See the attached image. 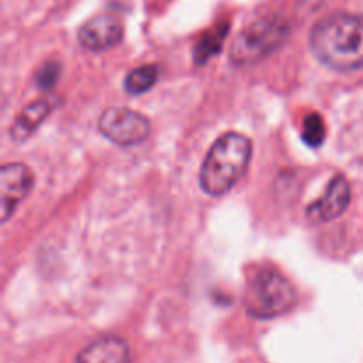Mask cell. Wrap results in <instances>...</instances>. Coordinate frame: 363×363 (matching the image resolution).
Segmentation results:
<instances>
[{"label":"cell","mask_w":363,"mask_h":363,"mask_svg":"<svg viewBox=\"0 0 363 363\" xmlns=\"http://www.w3.org/2000/svg\"><path fill=\"white\" fill-rule=\"evenodd\" d=\"M227 34H229V25H220V27L213 28L208 34L202 35L194 50L195 64H204L209 57L216 55L222 50L223 39H225Z\"/></svg>","instance_id":"11"},{"label":"cell","mask_w":363,"mask_h":363,"mask_svg":"<svg viewBox=\"0 0 363 363\" xmlns=\"http://www.w3.org/2000/svg\"><path fill=\"white\" fill-rule=\"evenodd\" d=\"M34 184V174L23 163H6L0 170V218L6 223L25 201Z\"/></svg>","instance_id":"6"},{"label":"cell","mask_w":363,"mask_h":363,"mask_svg":"<svg viewBox=\"0 0 363 363\" xmlns=\"http://www.w3.org/2000/svg\"><path fill=\"white\" fill-rule=\"evenodd\" d=\"M301 138H303L305 144H308L311 147H319V145L325 142L326 138V126L325 121L319 113L312 112L305 117L303 126H301Z\"/></svg>","instance_id":"13"},{"label":"cell","mask_w":363,"mask_h":363,"mask_svg":"<svg viewBox=\"0 0 363 363\" xmlns=\"http://www.w3.org/2000/svg\"><path fill=\"white\" fill-rule=\"evenodd\" d=\"M123 23L112 14H99L85 21L78 30V41L91 52H103L123 39Z\"/></svg>","instance_id":"7"},{"label":"cell","mask_w":363,"mask_h":363,"mask_svg":"<svg viewBox=\"0 0 363 363\" xmlns=\"http://www.w3.org/2000/svg\"><path fill=\"white\" fill-rule=\"evenodd\" d=\"M158 77H160L158 66H155V64L140 66L128 74L126 80H124V89L133 96L144 94V92H147L149 89L155 87V84L158 82Z\"/></svg>","instance_id":"12"},{"label":"cell","mask_w":363,"mask_h":363,"mask_svg":"<svg viewBox=\"0 0 363 363\" xmlns=\"http://www.w3.org/2000/svg\"><path fill=\"white\" fill-rule=\"evenodd\" d=\"M311 50L330 69L353 71L362 67L363 16L337 13L323 18L311 32Z\"/></svg>","instance_id":"1"},{"label":"cell","mask_w":363,"mask_h":363,"mask_svg":"<svg viewBox=\"0 0 363 363\" xmlns=\"http://www.w3.org/2000/svg\"><path fill=\"white\" fill-rule=\"evenodd\" d=\"M252 158V142L245 135L229 131L209 149L202 163L201 188L211 197H222L241 179Z\"/></svg>","instance_id":"2"},{"label":"cell","mask_w":363,"mask_h":363,"mask_svg":"<svg viewBox=\"0 0 363 363\" xmlns=\"http://www.w3.org/2000/svg\"><path fill=\"white\" fill-rule=\"evenodd\" d=\"M103 137L123 147L142 144L151 135V123L145 116L124 106L106 108L98 121Z\"/></svg>","instance_id":"5"},{"label":"cell","mask_w":363,"mask_h":363,"mask_svg":"<svg viewBox=\"0 0 363 363\" xmlns=\"http://www.w3.org/2000/svg\"><path fill=\"white\" fill-rule=\"evenodd\" d=\"M57 78H59V66H55V64H46L38 77L39 87H43V89L53 87L57 82Z\"/></svg>","instance_id":"14"},{"label":"cell","mask_w":363,"mask_h":363,"mask_svg":"<svg viewBox=\"0 0 363 363\" xmlns=\"http://www.w3.org/2000/svg\"><path fill=\"white\" fill-rule=\"evenodd\" d=\"M53 106H55V101L50 98H39L28 106H25L11 126V138L16 142H23L25 138L30 137L41 126L43 121L52 113Z\"/></svg>","instance_id":"10"},{"label":"cell","mask_w":363,"mask_h":363,"mask_svg":"<svg viewBox=\"0 0 363 363\" xmlns=\"http://www.w3.org/2000/svg\"><path fill=\"white\" fill-rule=\"evenodd\" d=\"M351 202V186L344 176H335L326 188L325 195L307 208L308 220L314 223L335 220L346 211Z\"/></svg>","instance_id":"8"},{"label":"cell","mask_w":363,"mask_h":363,"mask_svg":"<svg viewBox=\"0 0 363 363\" xmlns=\"http://www.w3.org/2000/svg\"><path fill=\"white\" fill-rule=\"evenodd\" d=\"M296 289L282 273L273 268H262L248 280L243 305L252 318L273 319L287 314L296 305Z\"/></svg>","instance_id":"3"},{"label":"cell","mask_w":363,"mask_h":363,"mask_svg":"<svg viewBox=\"0 0 363 363\" xmlns=\"http://www.w3.org/2000/svg\"><path fill=\"white\" fill-rule=\"evenodd\" d=\"M287 38V25L279 18H262L248 25L230 46V60L248 66L275 52Z\"/></svg>","instance_id":"4"},{"label":"cell","mask_w":363,"mask_h":363,"mask_svg":"<svg viewBox=\"0 0 363 363\" xmlns=\"http://www.w3.org/2000/svg\"><path fill=\"white\" fill-rule=\"evenodd\" d=\"M77 363H131L130 346L119 337H101L77 354Z\"/></svg>","instance_id":"9"}]
</instances>
